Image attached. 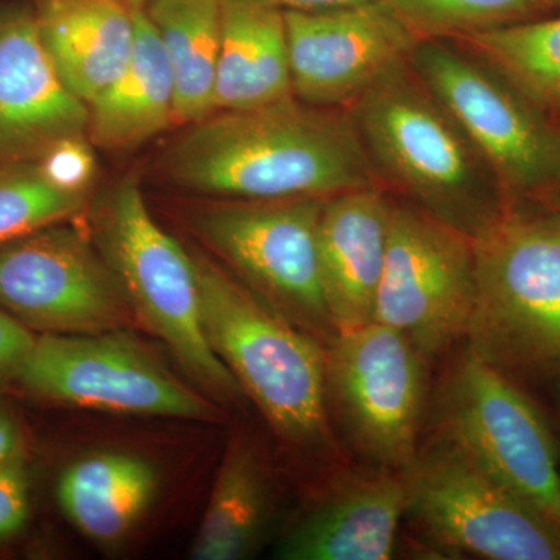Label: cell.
Here are the masks:
<instances>
[{
  "instance_id": "cell-1",
  "label": "cell",
  "mask_w": 560,
  "mask_h": 560,
  "mask_svg": "<svg viewBox=\"0 0 560 560\" xmlns=\"http://www.w3.org/2000/svg\"><path fill=\"white\" fill-rule=\"evenodd\" d=\"M189 127L162 168L171 183L195 194L282 200L383 186L346 108L291 95L259 108L215 110Z\"/></svg>"
},
{
  "instance_id": "cell-2",
  "label": "cell",
  "mask_w": 560,
  "mask_h": 560,
  "mask_svg": "<svg viewBox=\"0 0 560 560\" xmlns=\"http://www.w3.org/2000/svg\"><path fill=\"white\" fill-rule=\"evenodd\" d=\"M346 109L383 186L411 205L470 237L506 208L485 162L410 62Z\"/></svg>"
},
{
  "instance_id": "cell-3",
  "label": "cell",
  "mask_w": 560,
  "mask_h": 560,
  "mask_svg": "<svg viewBox=\"0 0 560 560\" xmlns=\"http://www.w3.org/2000/svg\"><path fill=\"white\" fill-rule=\"evenodd\" d=\"M471 238L467 348L512 381L560 377V210L506 205Z\"/></svg>"
},
{
  "instance_id": "cell-4",
  "label": "cell",
  "mask_w": 560,
  "mask_h": 560,
  "mask_svg": "<svg viewBox=\"0 0 560 560\" xmlns=\"http://www.w3.org/2000/svg\"><path fill=\"white\" fill-rule=\"evenodd\" d=\"M191 256L206 335L243 393L283 441L331 447L324 346L205 254Z\"/></svg>"
},
{
  "instance_id": "cell-5",
  "label": "cell",
  "mask_w": 560,
  "mask_h": 560,
  "mask_svg": "<svg viewBox=\"0 0 560 560\" xmlns=\"http://www.w3.org/2000/svg\"><path fill=\"white\" fill-rule=\"evenodd\" d=\"M94 230L136 319L202 388L219 399H241L242 386L206 335L194 256L153 219L138 180L121 179L102 198Z\"/></svg>"
},
{
  "instance_id": "cell-6",
  "label": "cell",
  "mask_w": 560,
  "mask_h": 560,
  "mask_svg": "<svg viewBox=\"0 0 560 560\" xmlns=\"http://www.w3.org/2000/svg\"><path fill=\"white\" fill-rule=\"evenodd\" d=\"M410 65L458 124L506 205L560 210V127L551 113L447 40H422Z\"/></svg>"
},
{
  "instance_id": "cell-7",
  "label": "cell",
  "mask_w": 560,
  "mask_h": 560,
  "mask_svg": "<svg viewBox=\"0 0 560 560\" xmlns=\"http://www.w3.org/2000/svg\"><path fill=\"white\" fill-rule=\"evenodd\" d=\"M436 423L438 438L560 528L558 448L544 416L467 346L441 383Z\"/></svg>"
},
{
  "instance_id": "cell-8",
  "label": "cell",
  "mask_w": 560,
  "mask_h": 560,
  "mask_svg": "<svg viewBox=\"0 0 560 560\" xmlns=\"http://www.w3.org/2000/svg\"><path fill=\"white\" fill-rule=\"evenodd\" d=\"M327 198L234 200L201 210L198 234L272 311L326 348L338 337L318 253Z\"/></svg>"
},
{
  "instance_id": "cell-9",
  "label": "cell",
  "mask_w": 560,
  "mask_h": 560,
  "mask_svg": "<svg viewBox=\"0 0 560 560\" xmlns=\"http://www.w3.org/2000/svg\"><path fill=\"white\" fill-rule=\"evenodd\" d=\"M407 515L445 550L490 560H560V528L438 438L405 470Z\"/></svg>"
},
{
  "instance_id": "cell-10",
  "label": "cell",
  "mask_w": 560,
  "mask_h": 560,
  "mask_svg": "<svg viewBox=\"0 0 560 560\" xmlns=\"http://www.w3.org/2000/svg\"><path fill=\"white\" fill-rule=\"evenodd\" d=\"M324 355L327 407L350 444L378 469L407 470L419 452L429 360L377 320L338 334Z\"/></svg>"
},
{
  "instance_id": "cell-11",
  "label": "cell",
  "mask_w": 560,
  "mask_h": 560,
  "mask_svg": "<svg viewBox=\"0 0 560 560\" xmlns=\"http://www.w3.org/2000/svg\"><path fill=\"white\" fill-rule=\"evenodd\" d=\"M475 301L474 238L411 202L393 200L374 320L427 360L466 338Z\"/></svg>"
},
{
  "instance_id": "cell-12",
  "label": "cell",
  "mask_w": 560,
  "mask_h": 560,
  "mask_svg": "<svg viewBox=\"0 0 560 560\" xmlns=\"http://www.w3.org/2000/svg\"><path fill=\"white\" fill-rule=\"evenodd\" d=\"M0 307L43 334H108L136 319L97 245L62 221L0 245Z\"/></svg>"
},
{
  "instance_id": "cell-13",
  "label": "cell",
  "mask_w": 560,
  "mask_h": 560,
  "mask_svg": "<svg viewBox=\"0 0 560 560\" xmlns=\"http://www.w3.org/2000/svg\"><path fill=\"white\" fill-rule=\"evenodd\" d=\"M16 381L40 399L88 410L194 420L217 416L205 397L117 331L39 335Z\"/></svg>"
},
{
  "instance_id": "cell-14",
  "label": "cell",
  "mask_w": 560,
  "mask_h": 560,
  "mask_svg": "<svg viewBox=\"0 0 560 560\" xmlns=\"http://www.w3.org/2000/svg\"><path fill=\"white\" fill-rule=\"evenodd\" d=\"M285 20L293 95L324 108H349L422 43L389 0L285 10Z\"/></svg>"
},
{
  "instance_id": "cell-15",
  "label": "cell",
  "mask_w": 560,
  "mask_h": 560,
  "mask_svg": "<svg viewBox=\"0 0 560 560\" xmlns=\"http://www.w3.org/2000/svg\"><path fill=\"white\" fill-rule=\"evenodd\" d=\"M90 108L62 80L32 7H0V161H35L54 143L88 138Z\"/></svg>"
},
{
  "instance_id": "cell-16",
  "label": "cell",
  "mask_w": 560,
  "mask_h": 560,
  "mask_svg": "<svg viewBox=\"0 0 560 560\" xmlns=\"http://www.w3.org/2000/svg\"><path fill=\"white\" fill-rule=\"evenodd\" d=\"M393 198L386 187L346 191L324 201L318 224L320 279L338 334L374 320L388 250Z\"/></svg>"
},
{
  "instance_id": "cell-17",
  "label": "cell",
  "mask_w": 560,
  "mask_h": 560,
  "mask_svg": "<svg viewBox=\"0 0 560 560\" xmlns=\"http://www.w3.org/2000/svg\"><path fill=\"white\" fill-rule=\"evenodd\" d=\"M405 471L349 477L283 536V560H388L407 515Z\"/></svg>"
},
{
  "instance_id": "cell-18",
  "label": "cell",
  "mask_w": 560,
  "mask_h": 560,
  "mask_svg": "<svg viewBox=\"0 0 560 560\" xmlns=\"http://www.w3.org/2000/svg\"><path fill=\"white\" fill-rule=\"evenodd\" d=\"M32 10L62 80L90 105L130 60L135 9L125 0H32Z\"/></svg>"
},
{
  "instance_id": "cell-19",
  "label": "cell",
  "mask_w": 560,
  "mask_h": 560,
  "mask_svg": "<svg viewBox=\"0 0 560 560\" xmlns=\"http://www.w3.org/2000/svg\"><path fill=\"white\" fill-rule=\"evenodd\" d=\"M215 110L259 108L293 95L285 10L272 0H220Z\"/></svg>"
},
{
  "instance_id": "cell-20",
  "label": "cell",
  "mask_w": 560,
  "mask_h": 560,
  "mask_svg": "<svg viewBox=\"0 0 560 560\" xmlns=\"http://www.w3.org/2000/svg\"><path fill=\"white\" fill-rule=\"evenodd\" d=\"M130 60L113 83L88 105V139L113 151L138 149L175 124L171 62L145 10H135Z\"/></svg>"
},
{
  "instance_id": "cell-21",
  "label": "cell",
  "mask_w": 560,
  "mask_h": 560,
  "mask_svg": "<svg viewBox=\"0 0 560 560\" xmlns=\"http://www.w3.org/2000/svg\"><path fill=\"white\" fill-rule=\"evenodd\" d=\"M160 474L149 459L125 452H101L70 464L58 481L62 514L88 539L124 540L149 511Z\"/></svg>"
},
{
  "instance_id": "cell-22",
  "label": "cell",
  "mask_w": 560,
  "mask_h": 560,
  "mask_svg": "<svg viewBox=\"0 0 560 560\" xmlns=\"http://www.w3.org/2000/svg\"><path fill=\"white\" fill-rule=\"evenodd\" d=\"M271 514V481L259 451L234 441L191 545L197 560H241L259 548Z\"/></svg>"
},
{
  "instance_id": "cell-23",
  "label": "cell",
  "mask_w": 560,
  "mask_h": 560,
  "mask_svg": "<svg viewBox=\"0 0 560 560\" xmlns=\"http://www.w3.org/2000/svg\"><path fill=\"white\" fill-rule=\"evenodd\" d=\"M143 10L171 62L175 124H195L215 113L220 0H150Z\"/></svg>"
},
{
  "instance_id": "cell-24",
  "label": "cell",
  "mask_w": 560,
  "mask_h": 560,
  "mask_svg": "<svg viewBox=\"0 0 560 560\" xmlns=\"http://www.w3.org/2000/svg\"><path fill=\"white\" fill-rule=\"evenodd\" d=\"M459 43L540 108L552 113L560 105V14L489 28Z\"/></svg>"
},
{
  "instance_id": "cell-25",
  "label": "cell",
  "mask_w": 560,
  "mask_h": 560,
  "mask_svg": "<svg viewBox=\"0 0 560 560\" xmlns=\"http://www.w3.org/2000/svg\"><path fill=\"white\" fill-rule=\"evenodd\" d=\"M86 202L88 194L55 186L36 161H0V245L61 223Z\"/></svg>"
},
{
  "instance_id": "cell-26",
  "label": "cell",
  "mask_w": 560,
  "mask_h": 560,
  "mask_svg": "<svg viewBox=\"0 0 560 560\" xmlns=\"http://www.w3.org/2000/svg\"><path fill=\"white\" fill-rule=\"evenodd\" d=\"M420 40L455 39L528 21L540 14L536 0H389Z\"/></svg>"
},
{
  "instance_id": "cell-27",
  "label": "cell",
  "mask_w": 560,
  "mask_h": 560,
  "mask_svg": "<svg viewBox=\"0 0 560 560\" xmlns=\"http://www.w3.org/2000/svg\"><path fill=\"white\" fill-rule=\"evenodd\" d=\"M35 161L55 186L77 194H88L97 167L91 140L86 136L60 140Z\"/></svg>"
},
{
  "instance_id": "cell-28",
  "label": "cell",
  "mask_w": 560,
  "mask_h": 560,
  "mask_svg": "<svg viewBox=\"0 0 560 560\" xmlns=\"http://www.w3.org/2000/svg\"><path fill=\"white\" fill-rule=\"evenodd\" d=\"M31 514V481L24 453L0 467V540L16 536Z\"/></svg>"
},
{
  "instance_id": "cell-29",
  "label": "cell",
  "mask_w": 560,
  "mask_h": 560,
  "mask_svg": "<svg viewBox=\"0 0 560 560\" xmlns=\"http://www.w3.org/2000/svg\"><path fill=\"white\" fill-rule=\"evenodd\" d=\"M27 326L0 307V383L16 381L18 372L35 345Z\"/></svg>"
},
{
  "instance_id": "cell-30",
  "label": "cell",
  "mask_w": 560,
  "mask_h": 560,
  "mask_svg": "<svg viewBox=\"0 0 560 560\" xmlns=\"http://www.w3.org/2000/svg\"><path fill=\"white\" fill-rule=\"evenodd\" d=\"M22 441L16 420L0 408V467L22 455Z\"/></svg>"
},
{
  "instance_id": "cell-31",
  "label": "cell",
  "mask_w": 560,
  "mask_h": 560,
  "mask_svg": "<svg viewBox=\"0 0 560 560\" xmlns=\"http://www.w3.org/2000/svg\"><path fill=\"white\" fill-rule=\"evenodd\" d=\"M283 10H319L329 7L348 5V3L361 2V0H272Z\"/></svg>"
},
{
  "instance_id": "cell-32",
  "label": "cell",
  "mask_w": 560,
  "mask_h": 560,
  "mask_svg": "<svg viewBox=\"0 0 560 560\" xmlns=\"http://www.w3.org/2000/svg\"><path fill=\"white\" fill-rule=\"evenodd\" d=\"M536 3L544 11L550 9H558V7H560V0H536Z\"/></svg>"
},
{
  "instance_id": "cell-33",
  "label": "cell",
  "mask_w": 560,
  "mask_h": 560,
  "mask_svg": "<svg viewBox=\"0 0 560 560\" xmlns=\"http://www.w3.org/2000/svg\"><path fill=\"white\" fill-rule=\"evenodd\" d=\"M125 2H127L131 9L140 10L145 9V7L149 5L150 0H125Z\"/></svg>"
},
{
  "instance_id": "cell-34",
  "label": "cell",
  "mask_w": 560,
  "mask_h": 560,
  "mask_svg": "<svg viewBox=\"0 0 560 560\" xmlns=\"http://www.w3.org/2000/svg\"><path fill=\"white\" fill-rule=\"evenodd\" d=\"M551 114H552V116H555V119L558 120V124H559V127H560V105L558 106V108L552 110Z\"/></svg>"
}]
</instances>
